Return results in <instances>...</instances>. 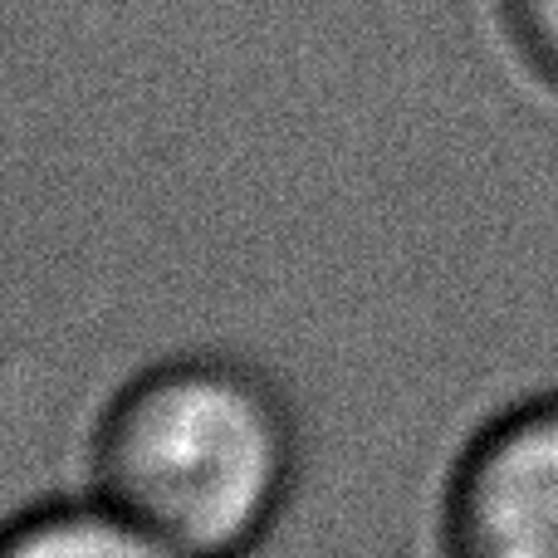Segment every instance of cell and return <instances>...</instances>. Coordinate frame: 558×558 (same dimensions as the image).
I'll list each match as a JSON object with an SVG mask.
<instances>
[{
    "label": "cell",
    "mask_w": 558,
    "mask_h": 558,
    "mask_svg": "<svg viewBox=\"0 0 558 558\" xmlns=\"http://www.w3.org/2000/svg\"><path fill=\"white\" fill-rule=\"evenodd\" d=\"M294 416L231 357L137 373L94 432V490L192 558H241L294 485Z\"/></svg>",
    "instance_id": "1"
},
{
    "label": "cell",
    "mask_w": 558,
    "mask_h": 558,
    "mask_svg": "<svg viewBox=\"0 0 558 558\" xmlns=\"http://www.w3.org/2000/svg\"><path fill=\"white\" fill-rule=\"evenodd\" d=\"M441 554L558 558V392L475 432L446 481Z\"/></svg>",
    "instance_id": "2"
},
{
    "label": "cell",
    "mask_w": 558,
    "mask_h": 558,
    "mask_svg": "<svg viewBox=\"0 0 558 558\" xmlns=\"http://www.w3.org/2000/svg\"><path fill=\"white\" fill-rule=\"evenodd\" d=\"M0 558H192L186 549L167 544L133 514L108 505L104 495L84 500H49L20 514L5 530Z\"/></svg>",
    "instance_id": "3"
},
{
    "label": "cell",
    "mask_w": 558,
    "mask_h": 558,
    "mask_svg": "<svg viewBox=\"0 0 558 558\" xmlns=\"http://www.w3.org/2000/svg\"><path fill=\"white\" fill-rule=\"evenodd\" d=\"M500 5L505 29L524 54V64L549 88H558V0H500Z\"/></svg>",
    "instance_id": "4"
}]
</instances>
